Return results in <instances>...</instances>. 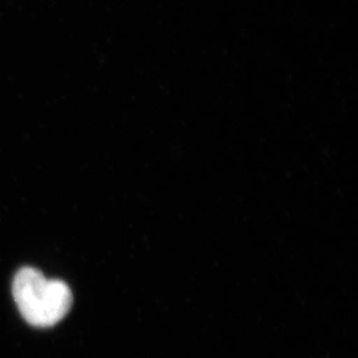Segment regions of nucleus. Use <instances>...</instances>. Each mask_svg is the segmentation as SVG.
Masks as SVG:
<instances>
[{"label": "nucleus", "mask_w": 358, "mask_h": 358, "mask_svg": "<svg viewBox=\"0 0 358 358\" xmlns=\"http://www.w3.org/2000/svg\"><path fill=\"white\" fill-rule=\"evenodd\" d=\"M13 294L22 316L38 328L60 322L73 303L72 291L64 282L50 280L31 267H24L16 273Z\"/></svg>", "instance_id": "f257e3e1"}]
</instances>
